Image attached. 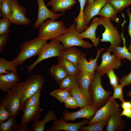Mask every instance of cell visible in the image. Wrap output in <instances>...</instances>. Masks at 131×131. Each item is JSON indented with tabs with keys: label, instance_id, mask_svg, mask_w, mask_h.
Returning a JSON list of instances; mask_svg holds the SVG:
<instances>
[{
	"label": "cell",
	"instance_id": "obj_1",
	"mask_svg": "<svg viewBox=\"0 0 131 131\" xmlns=\"http://www.w3.org/2000/svg\"><path fill=\"white\" fill-rule=\"evenodd\" d=\"M45 82L44 79L40 74H33L25 81L16 83L10 90L17 95L21 101L20 111H23L25 101L41 89Z\"/></svg>",
	"mask_w": 131,
	"mask_h": 131
},
{
	"label": "cell",
	"instance_id": "obj_2",
	"mask_svg": "<svg viewBox=\"0 0 131 131\" xmlns=\"http://www.w3.org/2000/svg\"><path fill=\"white\" fill-rule=\"evenodd\" d=\"M47 41L38 37L22 43L20 46V51L17 57L11 61L16 66L24 64L27 59L38 55L43 45Z\"/></svg>",
	"mask_w": 131,
	"mask_h": 131
},
{
	"label": "cell",
	"instance_id": "obj_3",
	"mask_svg": "<svg viewBox=\"0 0 131 131\" xmlns=\"http://www.w3.org/2000/svg\"><path fill=\"white\" fill-rule=\"evenodd\" d=\"M95 73V77L90 86L89 91L92 99L91 105L98 110L107 102L112 92L104 89L101 84L102 76L97 71H96Z\"/></svg>",
	"mask_w": 131,
	"mask_h": 131
},
{
	"label": "cell",
	"instance_id": "obj_4",
	"mask_svg": "<svg viewBox=\"0 0 131 131\" xmlns=\"http://www.w3.org/2000/svg\"><path fill=\"white\" fill-rule=\"evenodd\" d=\"M38 37L41 40L47 41L56 39L68 31L64 23L52 19L46 20L39 28Z\"/></svg>",
	"mask_w": 131,
	"mask_h": 131
},
{
	"label": "cell",
	"instance_id": "obj_5",
	"mask_svg": "<svg viewBox=\"0 0 131 131\" xmlns=\"http://www.w3.org/2000/svg\"><path fill=\"white\" fill-rule=\"evenodd\" d=\"M49 43H45L42 46L38 54V57L31 65L23 69L27 70L28 73L31 72L35 67L41 61L47 58L61 56L63 45L58 40H51Z\"/></svg>",
	"mask_w": 131,
	"mask_h": 131
},
{
	"label": "cell",
	"instance_id": "obj_6",
	"mask_svg": "<svg viewBox=\"0 0 131 131\" xmlns=\"http://www.w3.org/2000/svg\"><path fill=\"white\" fill-rule=\"evenodd\" d=\"M110 20L101 17L98 18L99 25H103L105 29L104 32L102 34V38L99 41L110 43V46L106 49V51L110 52L115 47L120 46L122 40L121 36L117 27L114 26Z\"/></svg>",
	"mask_w": 131,
	"mask_h": 131
},
{
	"label": "cell",
	"instance_id": "obj_7",
	"mask_svg": "<svg viewBox=\"0 0 131 131\" xmlns=\"http://www.w3.org/2000/svg\"><path fill=\"white\" fill-rule=\"evenodd\" d=\"M76 24L74 22L68 28V31L66 33L56 39L62 43L63 49L75 46L85 49L91 48L92 45L83 40L81 37L80 33L76 30Z\"/></svg>",
	"mask_w": 131,
	"mask_h": 131
},
{
	"label": "cell",
	"instance_id": "obj_8",
	"mask_svg": "<svg viewBox=\"0 0 131 131\" xmlns=\"http://www.w3.org/2000/svg\"><path fill=\"white\" fill-rule=\"evenodd\" d=\"M119 107V104L111 96L106 104L97 110L94 116L89 121L88 125L102 120H108L112 114L120 110Z\"/></svg>",
	"mask_w": 131,
	"mask_h": 131
},
{
	"label": "cell",
	"instance_id": "obj_9",
	"mask_svg": "<svg viewBox=\"0 0 131 131\" xmlns=\"http://www.w3.org/2000/svg\"><path fill=\"white\" fill-rule=\"evenodd\" d=\"M110 53L106 51L102 54V61L95 70L102 76L111 69H118L121 65V59L115 54L111 55Z\"/></svg>",
	"mask_w": 131,
	"mask_h": 131
},
{
	"label": "cell",
	"instance_id": "obj_10",
	"mask_svg": "<svg viewBox=\"0 0 131 131\" xmlns=\"http://www.w3.org/2000/svg\"><path fill=\"white\" fill-rule=\"evenodd\" d=\"M12 13L9 18L11 23L19 25H29L31 22L30 19L27 17L26 8L20 5L18 0H11Z\"/></svg>",
	"mask_w": 131,
	"mask_h": 131
},
{
	"label": "cell",
	"instance_id": "obj_11",
	"mask_svg": "<svg viewBox=\"0 0 131 131\" xmlns=\"http://www.w3.org/2000/svg\"><path fill=\"white\" fill-rule=\"evenodd\" d=\"M0 104L10 113L11 117L15 118L20 111L21 101L19 97L10 90L7 92Z\"/></svg>",
	"mask_w": 131,
	"mask_h": 131
},
{
	"label": "cell",
	"instance_id": "obj_12",
	"mask_svg": "<svg viewBox=\"0 0 131 131\" xmlns=\"http://www.w3.org/2000/svg\"><path fill=\"white\" fill-rule=\"evenodd\" d=\"M98 109L91 104L84 106L77 111L71 112L66 110L63 113V119L66 121H74L76 119L81 118L91 119L95 115Z\"/></svg>",
	"mask_w": 131,
	"mask_h": 131
},
{
	"label": "cell",
	"instance_id": "obj_13",
	"mask_svg": "<svg viewBox=\"0 0 131 131\" xmlns=\"http://www.w3.org/2000/svg\"><path fill=\"white\" fill-rule=\"evenodd\" d=\"M38 6L37 18L33 25L34 28H39L47 19L50 18L56 20L64 14H56L50 10L45 5L44 0H36Z\"/></svg>",
	"mask_w": 131,
	"mask_h": 131
},
{
	"label": "cell",
	"instance_id": "obj_14",
	"mask_svg": "<svg viewBox=\"0 0 131 131\" xmlns=\"http://www.w3.org/2000/svg\"><path fill=\"white\" fill-rule=\"evenodd\" d=\"M89 122L88 119H84L80 122L74 123H69L65 121L62 118L54 122L50 128L47 129V131H58L65 130L67 131H79L81 127L87 124Z\"/></svg>",
	"mask_w": 131,
	"mask_h": 131
},
{
	"label": "cell",
	"instance_id": "obj_15",
	"mask_svg": "<svg viewBox=\"0 0 131 131\" xmlns=\"http://www.w3.org/2000/svg\"><path fill=\"white\" fill-rule=\"evenodd\" d=\"M95 73L80 71L76 75L81 89L91 104L92 99L89 91L90 86L94 79Z\"/></svg>",
	"mask_w": 131,
	"mask_h": 131
},
{
	"label": "cell",
	"instance_id": "obj_16",
	"mask_svg": "<svg viewBox=\"0 0 131 131\" xmlns=\"http://www.w3.org/2000/svg\"><path fill=\"white\" fill-rule=\"evenodd\" d=\"M106 49L101 48L100 49H97V55L95 58L94 59L92 58H90L89 61L86 60L85 54L84 52L78 65L79 70L80 71L94 73L95 69L98 66L97 63L98 58L102 51Z\"/></svg>",
	"mask_w": 131,
	"mask_h": 131
},
{
	"label": "cell",
	"instance_id": "obj_17",
	"mask_svg": "<svg viewBox=\"0 0 131 131\" xmlns=\"http://www.w3.org/2000/svg\"><path fill=\"white\" fill-rule=\"evenodd\" d=\"M107 2V0H94L92 4H87L85 7L84 16L86 23L88 25L94 17L98 15Z\"/></svg>",
	"mask_w": 131,
	"mask_h": 131
},
{
	"label": "cell",
	"instance_id": "obj_18",
	"mask_svg": "<svg viewBox=\"0 0 131 131\" xmlns=\"http://www.w3.org/2000/svg\"><path fill=\"white\" fill-rule=\"evenodd\" d=\"M20 81L17 73L13 72L7 74H0V89L4 93L7 92L15 83Z\"/></svg>",
	"mask_w": 131,
	"mask_h": 131
},
{
	"label": "cell",
	"instance_id": "obj_19",
	"mask_svg": "<svg viewBox=\"0 0 131 131\" xmlns=\"http://www.w3.org/2000/svg\"><path fill=\"white\" fill-rule=\"evenodd\" d=\"M43 109L40 106H34L24 108L22 116V123H27L39 120L41 118V114Z\"/></svg>",
	"mask_w": 131,
	"mask_h": 131
},
{
	"label": "cell",
	"instance_id": "obj_20",
	"mask_svg": "<svg viewBox=\"0 0 131 131\" xmlns=\"http://www.w3.org/2000/svg\"><path fill=\"white\" fill-rule=\"evenodd\" d=\"M120 110L112 114L109 118L106 125V131H122L126 127L125 122L123 120Z\"/></svg>",
	"mask_w": 131,
	"mask_h": 131
},
{
	"label": "cell",
	"instance_id": "obj_21",
	"mask_svg": "<svg viewBox=\"0 0 131 131\" xmlns=\"http://www.w3.org/2000/svg\"><path fill=\"white\" fill-rule=\"evenodd\" d=\"M77 2L75 0H50L46 6H50L51 10L55 13L57 11L64 13L66 10L71 9Z\"/></svg>",
	"mask_w": 131,
	"mask_h": 131
},
{
	"label": "cell",
	"instance_id": "obj_22",
	"mask_svg": "<svg viewBox=\"0 0 131 131\" xmlns=\"http://www.w3.org/2000/svg\"><path fill=\"white\" fill-rule=\"evenodd\" d=\"M98 18H94L88 28L84 31L80 33V35L82 39L88 38L92 41L94 46L97 47L99 43V37L97 38L96 35V31L99 25Z\"/></svg>",
	"mask_w": 131,
	"mask_h": 131
},
{
	"label": "cell",
	"instance_id": "obj_23",
	"mask_svg": "<svg viewBox=\"0 0 131 131\" xmlns=\"http://www.w3.org/2000/svg\"><path fill=\"white\" fill-rule=\"evenodd\" d=\"M83 53L76 48L71 47L63 49L61 56L78 66Z\"/></svg>",
	"mask_w": 131,
	"mask_h": 131
},
{
	"label": "cell",
	"instance_id": "obj_24",
	"mask_svg": "<svg viewBox=\"0 0 131 131\" xmlns=\"http://www.w3.org/2000/svg\"><path fill=\"white\" fill-rule=\"evenodd\" d=\"M79 2L80 8L78 16L74 20L76 23V28L80 33L84 31L89 27L86 25L84 16V11L87 0H77Z\"/></svg>",
	"mask_w": 131,
	"mask_h": 131
},
{
	"label": "cell",
	"instance_id": "obj_25",
	"mask_svg": "<svg viewBox=\"0 0 131 131\" xmlns=\"http://www.w3.org/2000/svg\"><path fill=\"white\" fill-rule=\"evenodd\" d=\"M57 119L58 117L55 114L54 111L50 110L42 120H39L34 122L32 125L31 129L34 131H43L47 123L51 121L56 120Z\"/></svg>",
	"mask_w": 131,
	"mask_h": 131
},
{
	"label": "cell",
	"instance_id": "obj_26",
	"mask_svg": "<svg viewBox=\"0 0 131 131\" xmlns=\"http://www.w3.org/2000/svg\"><path fill=\"white\" fill-rule=\"evenodd\" d=\"M117 13L112 6L106 2L98 15L102 18L112 20L119 23V19L117 17Z\"/></svg>",
	"mask_w": 131,
	"mask_h": 131
},
{
	"label": "cell",
	"instance_id": "obj_27",
	"mask_svg": "<svg viewBox=\"0 0 131 131\" xmlns=\"http://www.w3.org/2000/svg\"><path fill=\"white\" fill-rule=\"evenodd\" d=\"M57 61L69 75L76 76L80 71L78 66L62 56L57 57Z\"/></svg>",
	"mask_w": 131,
	"mask_h": 131
},
{
	"label": "cell",
	"instance_id": "obj_28",
	"mask_svg": "<svg viewBox=\"0 0 131 131\" xmlns=\"http://www.w3.org/2000/svg\"><path fill=\"white\" fill-rule=\"evenodd\" d=\"M70 90L72 96L76 100L80 109L87 105H91L88 99L79 87Z\"/></svg>",
	"mask_w": 131,
	"mask_h": 131
},
{
	"label": "cell",
	"instance_id": "obj_29",
	"mask_svg": "<svg viewBox=\"0 0 131 131\" xmlns=\"http://www.w3.org/2000/svg\"><path fill=\"white\" fill-rule=\"evenodd\" d=\"M59 88L70 90L79 87L78 79L76 76L68 75L59 82Z\"/></svg>",
	"mask_w": 131,
	"mask_h": 131
},
{
	"label": "cell",
	"instance_id": "obj_30",
	"mask_svg": "<svg viewBox=\"0 0 131 131\" xmlns=\"http://www.w3.org/2000/svg\"><path fill=\"white\" fill-rule=\"evenodd\" d=\"M49 73L58 84L63 79L68 75L64 68L58 64L51 66Z\"/></svg>",
	"mask_w": 131,
	"mask_h": 131
},
{
	"label": "cell",
	"instance_id": "obj_31",
	"mask_svg": "<svg viewBox=\"0 0 131 131\" xmlns=\"http://www.w3.org/2000/svg\"><path fill=\"white\" fill-rule=\"evenodd\" d=\"M0 16L9 19L12 13L11 0H0Z\"/></svg>",
	"mask_w": 131,
	"mask_h": 131
},
{
	"label": "cell",
	"instance_id": "obj_32",
	"mask_svg": "<svg viewBox=\"0 0 131 131\" xmlns=\"http://www.w3.org/2000/svg\"><path fill=\"white\" fill-rule=\"evenodd\" d=\"M16 67L11 61H8L3 57L0 58V74L9 73L8 70L17 73Z\"/></svg>",
	"mask_w": 131,
	"mask_h": 131
},
{
	"label": "cell",
	"instance_id": "obj_33",
	"mask_svg": "<svg viewBox=\"0 0 131 131\" xmlns=\"http://www.w3.org/2000/svg\"><path fill=\"white\" fill-rule=\"evenodd\" d=\"M49 94L61 103H64L68 98L72 96L70 90L60 88L51 91Z\"/></svg>",
	"mask_w": 131,
	"mask_h": 131
},
{
	"label": "cell",
	"instance_id": "obj_34",
	"mask_svg": "<svg viewBox=\"0 0 131 131\" xmlns=\"http://www.w3.org/2000/svg\"><path fill=\"white\" fill-rule=\"evenodd\" d=\"M108 120L100 121L87 126L82 125L80 127V130L82 131H102Z\"/></svg>",
	"mask_w": 131,
	"mask_h": 131
},
{
	"label": "cell",
	"instance_id": "obj_35",
	"mask_svg": "<svg viewBox=\"0 0 131 131\" xmlns=\"http://www.w3.org/2000/svg\"><path fill=\"white\" fill-rule=\"evenodd\" d=\"M117 13L121 12L131 4V0H107Z\"/></svg>",
	"mask_w": 131,
	"mask_h": 131
},
{
	"label": "cell",
	"instance_id": "obj_36",
	"mask_svg": "<svg viewBox=\"0 0 131 131\" xmlns=\"http://www.w3.org/2000/svg\"><path fill=\"white\" fill-rule=\"evenodd\" d=\"M41 90H39L25 101L23 105V110L24 108L29 106H40Z\"/></svg>",
	"mask_w": 131,
	"mask_h": 131
},
{
	"label": "cell",
	"instance_id": "obj_37",
	"mask_svg": "<svg viewBox=\"0 0 131 131\" xmlns=\"http://www.w3.org/2000/svg\"><path fill=\"white\" fill-rule=\"evenodd\" d=\"M17 125L15 118L10 117L6 121L0 123V131H16Z\"/></svg>",
	"mask_w": 131,
	"mask_h": 131
},
{
	"label": "cell",
	"instance_id": "obj_38",
	"mask_svg": "<svg viewBox=\"0 0 131 131\" xmlns=\"http://www.w3.org/2000/svg\"><path fill=\"white\" fill-rule=\"evenodd\" d=\"M11 23L9 19L2 18L0 19V35L9 33Z\"/></svg>",
	"mask_w": 131,
	"mask_h": 131
},
{
	"label": "cell",
	"instance_id": "obj_39",
	"mask_svg": "<svg viewBox=\"0 0 131 131\" xmlns=\"http://www.w3.org/2000/svg\"><path fill=\"white\" fill-rule=\"evenodd\" d=\"M124 86L121 84H119L113 89L114 93L113 95L111 96L112 99H115L118 98L122 102L125 101L124 97L123 89Z\"/></svg>",
	"mask_w": 131,
	"mask_h": 131
},
{
	"label": "cell",
	"instance_id": "obj_40",
	"mask_svg": "<svg viewBox=\"0 0 131 131\" xmlns=\"http://www.w3.org/2000/svg\"><path fill=\"white\" fill-rule=\"evenodd\" d=\"M114 69H112L109 70L106 74L109 80V84L113 89L119 84V80L115 73Z\"/></svg>",
	"mask_w": 131,
	"mask_h": 131
},
{
	"label": "cell",
	"instance_id": "obj_41",
	"mask_svg": "<svg viewBox=\"0 0 131 131\" xmlns=\"http://www.w3.org/2000/svg\"><path fill=\"white\" fill-rule=\"evenodd\" d=\"M121 36L123 41V46L122 47L119 46H115L111 50V52H113L120 59L121 56L124 53L125 49L127 48L125 44L126 39L123 36V31L121 34Z\"/></svg>",
	"mask_w": 131,
	"mask_h": 131
},
{
	"label": "cell",
	"instance_id": "obj_42",
	"mask_svg": "<svg viewBox=\"0 0 131 131\" xmlns=\"http://www.w3.org/2000/svg\"><path fill=\"white\" fill-rule=\"evenodd\" d=\"M11 117L10 113L3 105H0V123L5 122Z\"/></svg>",
	"mask_w": 131,
	"mask_h": 131
},
{
	"label": "cell",
	"instance_id": "obj_43",
	"mask_svg": "<svg viewBox=\"0 0 131 131\" xmlns=\"http://www.w3.org/2000/svg\"><path fill=\"white\" fill-rule=\"evenodd\" d=\"M64 103L65 106L67 108L73 109L79 107L76 100L72 96L68 98Z\"/></svg>",
	"mask_w": 131,
	"mask_h": 131
},
{
	"label": "cell",
	"instance_id": "obj_44",
	"mask_svg": "<svg viewBox=\"0 0 131 131\" xmlns=\"http://www.w3.org/2000/svg\"><path fill=\"white\" fill-rule=\"evenodd\" d=\"M120 84L123 86H128L131 84V71L127 75L122 77L120 80Z\"/></svg>",
	"mask_w": 131,
	"mask_h": 131
},
{
	"label": "cell",
	"instance_id": "obj_45",
	"mask_svg": "<svg viewBox=\"0 0 131 131\" xmlns=\"http://www.w3.org/2000/svg\"><path fill=\"white\" fill-rule=\"evenodd\" d=\"M9 36V33L0 35V52H2L6 44Z\"/></svg>",
	"mask_w": 131,
	"mask_h": 131
},
{
	"label": "cell",
	"instance_id": "obj_46",
	"mask_svg": "<svg viewBox=\"0 0 131 131\" xmlns=\"http://www.w3.org/2000/svg\"><path fill=\"white\" fill-rule=\"evenodd\" d=\"M126 10L129 18V24L128 26V32L131 39V42L130 45L127 49L130 52H131V13L129 8L127 9Z\"/></svg>",
	"mask_w": 131,
	"mask_h": 131
},
{
	"label": "cell",
	"instance_id": "obj_47",
	"mask_svg": "<svg viewBox=\"0 0 131 131\" xmlns=\"http://www.w3.org/2000/svg\"><path fill=\"white\" fill-rule=\"evenodd\" d=\"M27 123H22L20 124L17 125L16 129V131H29L30 130L27 127Z\"/></svg>",
	"mask_w": 131,
	"mask_h": 131
},
{
	"label": "cell",
	"instance_id": "obj_48",
	"mask_svg": "<svg viewBox=\"0 0 131 131\" xmlns=\"http://www.w3.org/2000/svg\"><path fill=\"white\" fill-rule=\"evenodd\" d=\"M120 58L121 59H127L131 63V52H130L127 48H126L124 52L121 56Z\"/></svg>",
	"mask_w": 131,
	"mask_h": 131
},
{
	"label": "cell",
	"instance_id": "obj_49",
	"mask_svg": "<svg viewBox=\"0 0 131 131\" xmlns=\"http://www.w3.org/2000/svg\"><path fill=\"white\" fill-rule=\"evenodd\" d=\"M121 113V115L124 116L131 119V108H126L123 109Z\"/></svg>",
	"mask_w": 131,
	"mask_h": 131
},
{
	"label": "cell",
	"instance_id": "obj_50",
	"mask_svg": "<svg viewBox=\"0 0 131 131\" xmlns=\"http://www.w3.org/2000/svg\"><path fill=\"white\" fill-rule=\"evenodd\" d=\"M120 106L123 109L131 108V101H125L122 102Z\"/></svg>",
	"mask_w": 131,
	"mask_h": 131
},
{
	"label": "cell",
	"instance_id": "obj_51",
	"mask_svg": "<svg viewBox=\"0 0 131 131\" xmlns=\"http://www.w3.org/2000/svg\"><path fill=\"white\" fill-rule=\"evenodd\" d=\"M94 0H87L86 3L87 4H92L94 2Z\"/></svg>",
	"mask_w": 131,
	"mask_h": 131
},
{
	"label": "cell",
	"instance_id": "obj_52",
	"mask_svg": "<svg viewBox=\"0 0 131 131\" xmlns=\"http://www.w3.org/2000/svg\"><path fill=\"white\" fill-rule=\"evenodd\" d=\"M127 96L131 98V90L129 91L127 93Z\"/></svg>",
	"mask_w": 131,
	"mask_h": 131
},
{
	"label": "cell",
	"instance_id": "obj_53",
	"mask_svg": "<svg viewBox=\"0 0 131 131\" xmlns=\"http://www.w3.org/2000/svg\"><path fill=\"white\" fill-rule=\"evenodd\" d=\"M129 131H131V127L129 129Z\"/></svg>",
	"mask_w": 131,
	"mask_h": 131
}]
</instances>
